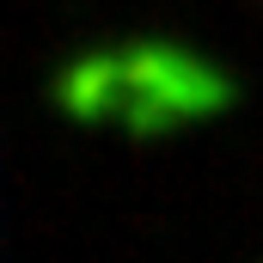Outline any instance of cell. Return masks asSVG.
I'll use <instances>...</instances> for the list:
<instances>
[{
    "mask_svg": "<svg viewBox=\"0 0 263 263\" xmlns=\"http://www.w3.org/2000/svg\"><path fill=\"white\" fill-rule=\"evenodd\" d=\"M62 98L73 110L98 117V110H129L135 123L159 129L178 117H196L208 104L227 98L220 67H208L190 49L172 43H135L129 55H86L62 73Z\"/></svg>",
    "mask_w": 263,
    "mask_h": 263,
    "instance_id": "cell-1",
    "label": "cell"
}]
</instances>
